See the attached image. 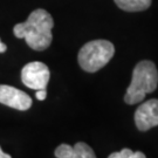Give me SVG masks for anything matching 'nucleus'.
Instances as JSON below:
<instances>
[{
	"mask_svg": "<svg viewBox=\"0 0 158 158\" xmlns=\"http://www.w3.org/2000/svg\"><path fill=\"white\" fill-rule=\"evenodd\" d=\"M108 158H147L145 155L141 151H136L134 152L130 149H122L118 152H113Z\"/></svg>",
	"mask_w": 158,
	"mask_h": 158,
	"instance_id": "1a4fd4ad",
	"label": "nucleus"
},
{
	"mask_svg": "<svg viewBox=\"0 0 158 158\" xmlns=\"http://www.w3.org/2000/svg\"><path fill=\"white\" fill-rule=\"evenodd\" d=\"M51 77L49 69L44 62L34 61L27 63L21 70V81L31 89H46Z\"/></svg>",
	"mask_w": 158,
	"mask_h": 158,
	"instance_id": "20e7f679",
	"label": "nucleus"
},
{
	"mask_svg": "<svg viewBox=\"0 0 158 158\" xmlns=\"http://www.w3.org/2000/svg\"><path fill=\"white\" fill-rule=\"evenodd\" d=\"M0 158H12L10 155H7V153H5L2 150H1V148H0Z\"/></svg>",
	"mask_w": 158,
	"mask_h": 158,
	"instance_id": "f8f14e48",
	"label": "nucleus"
},
{
	"mask_svg": "<svg viewBox=\"0 0 158 158\" xmlns=\"http://www.w3.org/2000/svg\"><path fill=\"white\" fill-rule=\"evenodd\" d=\"M56 158H96L94 150L83 142L76 143L74 147L61 144L55 150Z\"/></svg>",
	"mask_w": 158,
	"mask_h": 158,
	"instance_id": "0eeeda50",
	"label": "nucleus"
},
{
	"mask_svg": "<svg viewBox=\"0 0 158 158\" xmlns=\"http://www.w3.org/2000/svg\"><path fill=\"white\" fill-rule=\"evenodd\" d=\"M158 70L151 61H141L134 68L132 79L128 90L125 93L124 101L128 104L139 103L145 98V95L157 89Z\"/></svg>",
	"mask_w": 158,
	"mask_h": 158,
	"instance_id": "f03ea898",
	"label": "nucleus"
},
{
	"mask_svg": "<svg viewBox=\"0 0 158 158\" xmlns=\"http://www.w3.org/2000/svg\"><path fill=\"white\" fill-rule=\"evenodd\" d=\"M35 96H36V98L39 101H44V100H46V97H47V91H46V89H39V90H36Z\"/></svg>",
	"mask_w": 158,
	"mask_h": 158,
	"instance_id": "9d476101",
	"label": "nucleus"
},
{
	"mask_svg": "<svg viewBox=\"0 0 158 158\" xmlns=\"http://www.w3.org/2000/svg\"><path fill=\"white\" fill-rule=\"evenodd\" d=\"M6 49H7V46L5 44H2L1 40H0V53H5Z\"/></svg>",
	"mask_w": 158,
	"mask_h": 158,
	"instance_id": "9b49d317",
	"label": "nucleus"
},
{
	"mask_svg": "<svg viewBox=\"0 0 158 158\" xmlns=\"http://www.w3.org/2000/svg\"><path fill=\"white\" fill-rule=\"evenodd\" d=\"M115 54V47L108 40H93L79 52V64L88 73H95L107 64Z\"/></svg>",
	"mask_w": 158,
	"mask_h": 158,
	"instance_id": "7ed1b4c3",
	"label": "nucleus"
},
{
	"mask_svg": "<svg viewBox=\"0 0 158 158\" xmlns=\"http://www.w3.org/2000/svg\"><path fill=\"white\" fill-rule=\"evenodd\" d=\"M121 10L125 12H141L148 10L152 0H114Z\"/></svg>",
	"mask_w": 158,
	"mask_h": 158,
	"instance_id": "6e6552de",
	"label": "nucleus"
},
{
	"mask_svg": "<svg viewBox=\"0 0 158 158\" xmlns=\"http://www.w3.org/2000/svg\"><path fill=\"white\" fill-rule=\"evenodd\" d=\"M135 123L138 130L148 131L158 125V100L145 101L137 108L135 113Z\"/></svg>",
	"mask_w": 158,
	"mask_h": 158,
	"instance_id": "39448f33",
	"label": "nucleus"
},
{
	"mask_svg": "<svg viewBox=\"0 0 158 158\" xmlns=\"http://www.w3.org/2000/svg\"><path fill=\"white\" fill-rule=\"evenodd\" d=\"M0 103L17 110H28L32 106V98L25 91L19 90L14 87L0 85Z\"/></svg>",
	"mask_w": 158,
	"mask_h": 158,
	"instance_id": "423d86ee",
	"label": "nucleus"
},
{
	"mask_svg": "<svg viewBox=\"0 0 158 158\" xmlns=\"http://www.w3.org/2000/svg\"><path fill=\"white\" fill-rule=\"evenodd\" d=\"M53 26L54 20L51 14L46 10L38 8L29 14L25 23H17L13 33L18 39H25L26 44L34 51H45L53 40Z\"/></svg>",
	"mask_w": 158,
	"mask_h": 158,
	"instance_id": "f257e3e1",
	"label": "nucleus"
}]
</instances>
